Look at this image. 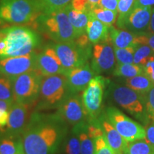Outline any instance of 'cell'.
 Returning <instances> with one entry per match:
<instances>
[{
    "mask_svg": "<svg viewBox=\"0 0 154 154\" xmlns=\"http://www.w3.org/2000/svg\"><path fill=\"white\" fill-rule=\"evenodd\" d=\"M33 27L57 43L73 41L76 35L66 7L47 14H41L32 22Z\"/></svg>",
    "mask_w": 154,
    "mask_h": 154,
    "instance_id": "obj_3",
    "label": "cell"
},
{
    "mask_svg": "<svg viewBox=\"0 0 154 154\" xmlns=\"http://www.w3.org/2000/svg\"><path fill=\"white\" fill-rule=\"evenodd\" d=\"M66 9L69 21L74 28L76 37L86 34V27H87L90 13L91 11H85L76 10L72 7L71 3L66 6Z\"/></svg>",
    "mask_w": 154,
    "mask_h": 154,
    "instance_id": "obj_21",
    "label": "cell"
},
{
    "mask_svg": "<svg viewBox=\"0 0 154 154\" xmlns=\"http://www.w3.org/2000/svg\"><path fill=\"white\" fill-rule=\"evenodd\" d=\"M149 30L151 32V33L154 34V8L153 10V13H152V15H151V22H150Z\"/></svg>",
    "mask_w": 154,
    "mask_h": 154,
    "instance_id": "obj_43",
    "label": "cell"
},
{
    "mask_svg": "<svg viewBox=\"0 0 154 154\" xmlns=\"http://www.w3.org/2000/svg\"><path fill=\"white\" fill-rule=\"evenodd\" d=\"M72 0H35L42 14H47L66 7Z\"/></svg>",
    "mask_w": 154,
    "mask_h": 154,
    "instance_id": "obj_27",
    "label": "cell"
},
{
    "mask_svg": "<svg viewBox=\"0 0 154 154\" xmlns=\"http://www.w3.org/2000/svg\"><path fill=\"white\" fill-rule=\"evenodd\" d=\"M13 103L0 100V131H5L8 123L9 113Z\"/></svg>",
    "mask_w": 154,
    "mask_h": 154,
    "instance_id": "obj_35",
    "label": "cell"
},
{
    "mask_svg": "<svg viewBox=\"0 0 154 154\" xmlns=\"http://www.w3.org/2000/svg\"><path fill=\"white\" fill-rule=\"evenodd\" d=\"M101 126L104 132V136L107 143L111 146L116 154H124L128 146V142L121 136L108 120L103 119L101 121Z\"/></svg>",
    "mask_w": 154,
    "mask_h": 154,
    "instance_id": "obj_19",
    "label": "cell"
},
{
    "mask_svg": "<svg viewBox=\"0 0 154 154\" xmlns=\"http://www.w3.org/2000/svg\"><path fill=\"white\" fill-rule=\"evenodd\" d=\"M94 154H116L107 143L104 135L94 139Z\"/></svg>",
    "mask_w": 154,
    "mask_h": 154,
    "instance_id": "obj_34",
    "label": "cell"
},
{
    "mask_svg": "<svg viewBox=\"0 0 154 154\" xmlns=\"http://www.w3.org/2000/svg\"><path fill=\"white\" fill-rule=\"evenodd\" d=\"M91 12L99 20L109 26H112L116 19L117 11L103 9L96 6L92 9Z\"/></svg>",
    "mask_w": 154,
    "mask_h": 154,
    "instance_id": "obj_29",
    "label": "cell"
},
{
    "mask_svg": "<svg viewBox=\"0 0 154 154\" xmlns=\"http://www.w3.org/2000/svg\"><path fill=\"white\" fill-rule=\"evenodd\" d=\"M0 100L14 103L12 82L8 77L0 74Z\"/></svg>",
    "mask_w": 154,
    "mask_h": 154,
    "instance_id": "obj_31",
    "label": "cell"
},
{
    "mask_svg": "<svg viewBox=\"0 0 154 154\" xmlns=\"http://www.w3.org/2000/svg\"><path fill=\"white\" fill-rule=\"evenodd\" d=\"M61 61L65 71L76 68L88 63L92 56V47H82L74 40L51 44Z\"/></svg>",
    "mask_w": 154,
    "mask_h": 154,
    "instance_id": "obj_9",
    "label": "cell"
},
{
    "mask_svg": "<svg viewBox=\"0 0 154 154\" xmlns=\"http://www.w3.org/2000/svg\"><path fill=\"white\" fill-rule=\"evenodd\" d=\"M106 115L107 120L128 143L146 138V131L143 126L132 120L117 108L109 107L106 111Z\"/></svg>",
    "mask_w": 154,
    "mask_h": 154,
    "instance_id": "obj_8",
    "label": "cell"
},
{
    "mask_svg": "<svg viewBox=\"0 0 154 154\" xmlns=\"http://www.w3.org/2000/svg\"><path fill=\"white\" fill-rule=\"evenodd\" d=\"M64 151L66 154H81L80 140L75 126H74L69 136L66 138Z\"/></svg>",
    "mask_w": 154,
    "mask_h": 154,
    "instance_id": "obj_30",
    "label": "cell"
},
{
    "mask_svg": "<svg viewBox=\"0 0 154 154\" xmlns=\"http://www.w3.org/2000/svg\"><path fill=\"white\" fill-rule=\"evenodd\" d=\"M36 69L43 76L64 74V68L52 45L46 47L37 54Z\"/></svg>",
    "mask_w": 154,
    "mask_h": 154,
    "instance_id": "obj_16",
    "label": "cell"
},
{
    "mask_svg": "<svg viewBox=\"0 0 154 154\" xmlns=\"http://www.w3.org/2000/svg\"><path fill=\"white\" fill-rule=\"evenodd\" d=\"M37 54L32 51L28 54L0 59V74L11 80L19 75L36 69Z\"/></svg>",
    "mask_w": 154,
    "mask_h": 154,
    "instance_id": "obj_12",
    "label": "cell"
},
{
    "mask_svg": "<svg viewBox=\"0 0 154 154\" xmlns=\"http://www.w3.org/2000/svg\"><path fill=\"white\" fill-rule=\"evenodd\" d=\"M69 93L68 83L64 74L43 76L36 103L37 109L42 110L59 106Z\"/></svg>",
    "mask_w": 154,
    "mask_h": 154,
    "instance_id": "obj_5",
    "label": "cell"
},
{
    "mask_svg": "<svg viewBox=\"0 0 154 154\" xmlns=\"http://www.w3.org/2000/svg\"><path fill=\"white\" fill-rule=\"evenodd\" d=\"M33 107L14 102L9 110L8 123L5 132L14 136H22L29 123L31 111Z\"/></svg>",
    "mask_w": 154,
    "mask_h": 154,
    "instance_id": "obj_14",
    "label": "cell"
},
{
    "mask_svg": "<svg viewBox=\"0 0 154 154\" xmlns=\"http://www.w3.org/2000/svg\"><path fill=\"white\" fill-rule=\"evenodd\" d=\"M57 114L66 124L76 126L86 123L88 118L82 99V94L69 93L58 106Z\"/></svg>",
    "mask_w": 154,
    "mask_h": 154,
    "instance_id": "obj_11",
    "label": "cell"
},
{
    "mask_svg": "<svg viewBox=\"0 0 154 154\" xmlns=\"http://www.w3.org/2000/svg\"><path fill=\"white\" fill-rule=\"evenodd\" d=\"M71 5L74 9L78 11H91L93 9L88 0H72Z\"/></svg>",
    "mask_w": 154,
    "mask_h": 154,
    "instance_id": "obj_37",
    "label": "cell"
},
{
    "mask_svg": "<svg viewBox=\"0 0 154 154\" xmlns=\"http://www.w3.org/2000/svg\"><path fill=\"white\" fill-rule=\"evenodd\" d=\"M88 2H89L90 4H91V5L92 6V7L94 8V7H95L97 6L99 0H88Z\"/></svg>",
    "mask_w": 154,
    "mask_h": 154,
    "instance_id": "obj_44",
    "label": "cell"
},
{
    "mask_svg": "<svg viewBox=\"0 0 154 154\" xmlns=\"http://www.w3.org/2000/svg\"><path fill=\"white\" fill-rule=\"evenodd\" d=\"M126 86L142 94H148L154 86L151 79L144 73L126 79Z\"/></svg>",
    "mask_w": 154,
    "mask_h": 154,
    "instance_id": "obj_23",
    "label": "cell"
},
{
    "mask_svg": "<svg viewBox=\"0 0 154 154\" xmlns=\"http://www.w3.org/2000/svg\"><path fill=\"white\" fill-rule=\"evenodd\" d=\"M79 134L81 145V154H94V140L88 136L87 124L82 123L74 126Z\"/></svg>",
    "mask_w": 154,
    "mask_h": 154,
    "instance_id": "obj_24",
    "label": "cell"
},
{
    "mask_svg": "<svg viewBox=\"0 0 154 154\" xmlns=\"http://www.w3.org/2000/svg\"><path fill=\"white\" fill-rule=\"evenodd\" d=\"M134 2L135 0H119L117 11L119 16L117 24L122 22L125 17L132 11L134 8Z\"/></svg>",
    "mask_w": 154,
    "mask_h": 154,
    "instance_id": "obj_33",
    "label": "cell"
},
{
    "mask_svg": "<svg viewBox=\"0 0 154 154\" xmlns=\"http://www.w3.org/2000/svg\"><path fill=\"white\" fill-rule=\"evenodd\" d=\"M124 154H154V148L146 139L128 143Z\"/></svg>",
    "mask_w": 154,
    "mask_h": 154,
    "instance_id": "obj_26",
    "label": "cell"
},
{
    "mask_svg": "<svg viewBox=\"0 0 154 154\" xmlns=\"http://www.w3.org/2000/svg\"><path fill=\"white\" fill-rule=\"evenodd\" d=\"M136 48V47L113 48L117 63H134V56Z\"/></svg>",
    "mask_w": 154,
    "mask_h": 154,
    "instance_id": "obj_32",
    "label": "cell"
},
{
    "mask_svg": "<svg viewBox=\"0 0 154 154\" xmlns=\"http://www.w3.org/2000/svg\"><path fill=\"white\" fill-rule=\"evenodd\" d=\"M143 72L151 79L154 85V56L143 66Z\"/></svg>",
    "mask_w": 154,
    "mask_h": 154,
    "instance_id": "obj_39",
    "label": "cell"
},
{
    "mask_svg": "<svg viewBox=\"0 0 154 154\" xmlns=\"http://www.w3.org/2000/svg\"><path fill=\"white\" fill-rule=\"evenodd\" d=\"M110 93L116 103L138 119L147 117L146 111V99L142 94L134 91L126 86L113 84L110 88Z\"/></svg>",
    "mask_w": 154,
    "mask_h": 154,
    "instance_id": "obj_7",
    "label": "cell"
},
{
    "mask_svg": "<svg viewBox=\"0 0 154 154\" xmlns=\"http://www.w3.org/2000/svg\"><path fill=\"white\" fill-rule=\"evenodd\" d=\"M35 0H0V19L11 24H32L41 14Z\"/></svg>",
    "mask_w": 154,
    "mask_h": 154,
    "instance_id": "obj_4",
    "label": "cell"
},
{
    "mask_svg": "<svg viewBox=\"0 0 154 154\" xmlns=\"http://www.w3.org/2000/svg\"><path fill=\"white\" fill-rule=\"evenodd\" d=\"M109 28L110 26L99 20L91 11L86 27V34L91 44H96L110 39Z\"/></svg>",
    "mask_w": 154,
    "mask_h": 154,
    "instance_id": "obj_18",
    "label": "cell"
},
{
    "mask_svg": "<svg viewBox=\"0 0 154 154\" xmlns=\"http://www.w3.org/2000/svg\"><path fill=\"white\" fill-rule=\"evenodd\" d=\"M146 111L147 119L154 124V86L150 90L146 96Z\"/></svg>",
    "mask_w": 154,
    "mask_h": 154,
    "instance_id": "obj_36",
    "label": "cell"
},
{
    "mask_svg": "<svg viewBox=\"0 0 154 154\" xmlns=\"http://www.w3.org/2000/svg\"><path fill=\"white\" fill-rule=\"evenodd\" d=\"M151 15V7H135L117 26L121 29H127L136 34L144 33V31L149 27Z\"/></svg>",
    "mask_w": 154,
    "mask_h": 154,
    "instance_id": "obj_15",
    "label": "cell"
},
{
    "mask_svg": "<svg viewBox=\"0 0 154 154\" xmlns=\"http://www.w3.org/2000/svg\"><path fill=\"white\" fill-rule=\"evenodd\" d=\"M110 39L94 44L91 66L96 75L110 72L115 66V53Z\"/></svg>",
    "mask_w": 154,
    "mask_h": 154,
    "instance_id": "obj_13",
    "label": "cell"
},
{
    "mask_svg": "<svg viewBox=\"0 0 154 154\" xmlns=\"http://www.w3.org/2000/svg\"><path fill=\"white\" fill-rule=\"evenodd\" d=\"M146 139L153 146L154 148V124L149 126L146 129Z\"/></svg>",
    "mask_w": 154,
    "mask_h": 154,
    "instance_id": "obj_41",
    "label": "cell"
},
{
    "mask_svg": "<svg viewBox=\"0 0 154 154\" xmlns=\"http://www.w3.org/2000/svg\"><path fill=\"white\" fill-rule=\"evenodd\" d=\"M154 6V0H135V7H152Z\"/></svg>",
    "mask_w": 154,
    "mask_h": 154,
    "instance_id": "obj_42",
    "label": "cell"
},
{
    "mask_svg": "<svg viewBox=\"0 0 154 154\" xmlns=\"http://www.w3.org/2000/svg\"><path fill=\"white\" fill-rule=\"evenodd\" d=\"M138 42L139 44H146L153 50L154 52V34H148L146 33H142L138 34Z\"/></svg>",
    "mask_w": 154,
    "mask_h": 154,
    "instance_id": "obj_38",
    "label": "cell"
},
{
    "mask_svg": "<svg viewBox=\"0 0 154 154\" xmlns=\"http://www.w3.org/2000/svg\"><path fill=\"white\" fill-rule=\"evenodd\" d=\"M153 50L146 44H139L136 48L134 56V63L143 66L153 57Z\"/></svg>",
    "mask_w": 154,
    "mask_h": 154,
    "instance_id": "obj_28",
    "label": "cell"
},
{
    "mask_svg": "<svg viewBox=\"0 0 154 154\" xmlns=\"http://www.w3.org/2000/svg\"><path fill=\"white\" fill-rule=\"evenodd\" d=\"M43 76L37 69L19 75L11 80L14 101L35 106L39 96Z\"/></svg>",
    "mask_w": 154,
    "mask_h": 154,
    "instance_id": "obj_6",
    "label": "cell"
},
{
    "mask_svg": "<svg viewBox=\"0 0 154 154\" xmlns=\"http://www.w3.org/2000/svg\"><path fill=\"white\" fill-rule=\"evenodd\" d=\"M107 79L101 76H94L82 94V99L88 117L96 120L101 109Z\"/></svg>",
    "mask_w": 154,
    "mask_h": 154,
    "instance_id": "obj_10",
    "label": "cell"
},
{
    "mask_svg": "<svg viewBox=\"0 0 154 154\" xmlns=\"http://www.w3.org/2000/svg\"><path fill=\"white\" fill-rule=\"evenodd\" d=\"M109 36L114 47L126 48L139 45L138 34L128 31L117 29L112 26L109 28Z\"/></svg>",
    "mask_w": 154,
    "mask_h": 154,
    "instance_id": "obj_20",
    "label": "cell"
},
{
    "mask_svg": "<svg viewBox=\"0 0 154 154\" xmlns=\"http://www.w3.org/2000/svg\"><path fill=\"white\" fill-rule=\"evenodd\" d=\"M4 22H3V21H2L1 20V19H0V24H2V23H3Z\"/></svg>",
    "mask_w": 154,
    "mask_h": 154,
    "instance_id": "obj_45",
    "label": "cell"
},
{
    "mask_svg": "<svg viewBox=\"0 0 154 154\" xmlns=\"http://www.w3.org/2000/svg\"><path fill=\"white\" fill-rule=\"evenodd\" d=\"M143 73V66L135 63H117L113 70L114 76L124 77L127 79L131 78Z\"/></svg>",
    "mask_w": 154,
    "mask_h": 154,
    "instance_id": "obj_25",
    "label": "cell"
},
{
    "mask_svg": "<svg viewBox=\"0 0 154 154\" xmlns=\"http://www.w3.org/2000/svg\"><path fill=\"white\" fill-rule=\"evenodd\" d=\"M66 123L57 114L34 113L22 135L24 154H54L67 133Z\"/></svg>",
    "mask_w": 154,
    "mask_h": 154,
    "instance_id": "obj_1",
    "label": "cell"
},
{
    "mask_svg": "<svg viewBox=\"0 0 154 154\" xmlns=\"http://www.w3.org/2000/svg\"><path fill=\"white\" fill-rule=\"evenodd\" d=\"M64 75L66 77L69 92L78 94L87 87L90 81L96 74L87 63L84 66L66 71Z\"/></svg>",
    "mask_w": 154,
    "mask_h": 154,
    "instance_id": "obj_17",
    "label": "cell"
},
{
    "mask_svg": "<svg viewBox=\"0 0 154 154\" xmlns=\"http://www.w3.org/2000/svg\"><path fill=\"white\" fill-rule=\"evenodd\" d=\"M40 42L38 34L26 26L0 29V59L28 54L38 47Z\"/></svg>",
    "mask_w": 154,
    "mask_h": 154,
    "instance_id": "obj_2",
    "label": "cell"
},
{
    "mask_svg": "<svg viewBox=\"0 0 154 154\" xmlns=\"http://www.w3.org/2000/svg\"><path fill=\"white\" fill-rule=\"evenodd\" d=\"M118 3L119 0H99L97 7L112 11H117Z\"/></svg>",
    "mask_w": 154,
    "mask_h": 154,
    "instance_id": "obj_40",
    "label": "cell"
},
{
    "mask_svg": "<svg viewBox=\"0 0 154 154\" xmlns=\"http://www.w3.org/2000/svg\"><path fill=\"white\" fill-rule=\"evenodd\" d=\"M0 132V154H24L22 136Z\"/></svg>",
    "mask_w": 154,
    "mask_h": 154,
    "instance_id": "obj_22",
    "label": "cell"
}]
</instances>
